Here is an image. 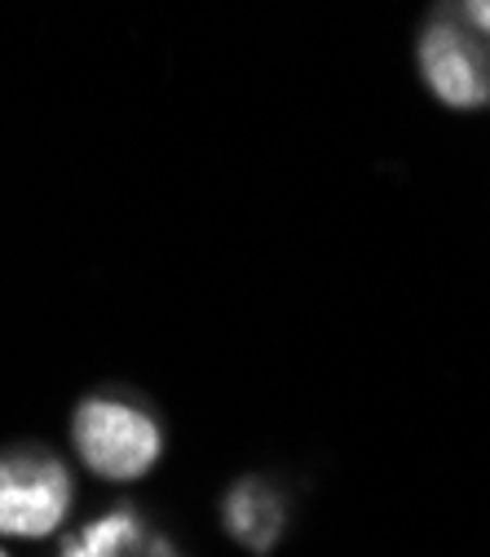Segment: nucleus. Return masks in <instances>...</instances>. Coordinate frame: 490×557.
<instances>
[{
  "mask_svg": "<svg viewBox=\"0 0 490 557\" xmlns=\"http://www.w3.org/2000/svg\"><path fill=\"white\" fill-rule=\"evenodd\" d=\"M72 443L80 460L111 482H133L151 473L164 451L160 425L124 398H85L72 421Z\"/></svg>",
  "mask_w": 490,
  "mask_h": 557,
  "instance_id": "obj_1",
  "label": "nucleus"
},
{
  "mask_svg": "<svg viewBox=\"0 0 490 557\" xmlns=\"http://www.w3.org/2000/svg\"><path fill=\"white\" fill-rule=\"evenodd\" d=\"M72 469L45 447L0 451V535L45 540L72 513Z\"/></svg>",
  "mask_w": 490,
  "mask_h": 557,
  "instance_id": "obj_2",
  "label": "nucleus"
},
{
  "mask_svg": "<svg viewBox=\"0 0 490 557\" xmlns=\"http://www.w3.org/2000/svg\"><path fill=\"white\" fill-rule=\"evenodd\" d=\"M419 66H425L434 94L447 107L468 111V107H486L490 102V66H486V53L455 23H434L425 36H419Z\"/></svg>",
  "mask_w": 490,
  "mask_h": 557,
  "instance_id": "obj_3",
  "label": "nucleus"
},
{
  "mask_svg": "<svg viewBox=\"0 0 490 557\" xmlns=\"http://www.w3.org/2000/svg\"><path fill=\"white\" fill-rule=\"evenodd\" d=\"M222 518H226V531L252 553H265L278 535H284V500L256 478H243L226 496Z\"/></svg>",
  "mask_w": 490,
  "mask_h": 557,
  "instance_id": "obj_4",
  "label": "nucleus"
},
{
  "mask_svg": "<svg viewBox=\"0 0 490 557\" xmlns=\"http://www.w3.org/2000/svg\"><path fill=\"white\" fill-rule=\"evenodd\" d=\"M142 548H147V531H142V522H137V513L115 509V513L80 527L72 540L62 544V557H142ZM160 553H168V544Z\"/></svg>",
  "mask_w": 490,
  "mask_h": 557,
  "instance_id": "obj_5",
  "label": "nucleus"
},
{
  "mask_svg": "<svg viewBox=\"0 0 490 557\" xmlns=\"http://www.w3.org/2000/svg\"><path fill=\"white\" fill-rule=\"evenodd\" d=\"M464 23L490 49V0H464Z\"/></svg>",
  "mask_w": 490,
  "mask_h": 557,
  "instance_id": "obj_6",
  "label": "nucleus"
},
{
  "mask_svg": "<svg viewBox=\"0 0 490 557\" xmlns=\"http://www.w3.org/2000/svg\"><path fill=\"white\" fill-rule=\"evenodd\" d=\"M0 557H10V553H5V548H0Z\"/></svg>",
  "mask_w": 490,
  "mask_h": 557,
  "instance_id": "obj_7",
  "label": "nucleus"
}]
</instances>
